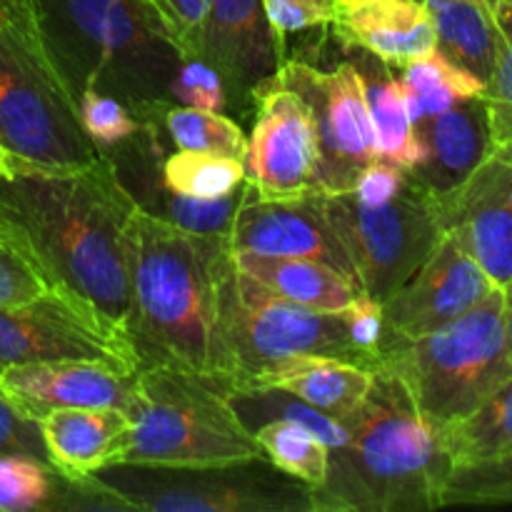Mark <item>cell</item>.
Here are the masks:
<instances>
[{
    "label": "cell",
    "mask_w": 512,
    "mask_h": 512,
    "mask_svg": "<svg viewBox=\"0 0 512 512\" xmlns=\"http://www.w3.org/2000/svg\"><path fill=\"white\" fill-rule=\"evenodd\" d=\"M138 203L108 155L75 170L15 163L0 173V228L25 248L53 290L130 343L128 223Z\"/></svg>",
    "instance_id": "1"
},
{
    "label": "cell",
    "mask_w": 512,
    "mask_h": 512,
    "mask_svg": "<svg viewBox=\"0 0 512 512\" xmlns=\"http://www.w3.org/2000/svg\"><path fill=\"white\" fill-rule=\"evenodd\" d=\"M70 100L113 95L143 125H163L183 63L175 30L148 0H13Z\"/></svg>",
    "instance_id": "2"
},
{
    "label": "cell",
    "mask_w": 512,
    "mask_h": 512,
    "mask_svg": "<svg viewBox=\"0 0 512 512\" xmlns=\"http://www.w3.org/2000/svg\"><path fill=\"white\" fill-rule=\"evenodd\" d=\"M130 345L140 368L173 365L233 385L218 325V268L228 240L190 233L138 208L128 223Z\"/></svg>",
    "instance_id": "3"
},
{
    "label": "cell",
    "mask_w": 512,
    "mask_h": 512,
    "mask_svg": "<svg viewBox=\"0 0 512 512\" xmlns=\"http://www.w3.org/2000/svg\"><path fill=\"white\" fill-rule=\"evenodd\" d=\"M348 440L330 450L328 475L310 488L313 512H433L443 508L453 463L440 430L388 368L373 370L365 403L345 420Z\"/></svg>",
    "instance_id": "4"
},
{
    "label": "cell",
    "mask_w": 512,
    "mask_h": 512,
    "mask_svg": "<svg viewBox=\"0 0 512 512\" xmlns=\"http://www.w3.org/2000/svg\"><path fill=\"white\" fill-rule=\"evenodd\" d=\"M228 390L223 380L173 365L140 368L125 410L130 428L115 463L213 468L265 460Z\"/></svg>",
    "instance_id": "5"
},
{
    "label": "cell",
    "mask_w": 512,
    "mask_h": 512,
    "mask_svg": "<svg viewBox=\"0 0 512 512\" xmlns=\"http://www.w3.org/2000/svg\"><path fill=\"white\" fill-rule=\"evenodd\" d=\"M380 365L403 380L413 403L438 430L473 413L512 375L503 288L418 338L385 335Z\"/></svg>",
    "instance_id": "6"
},
{
    "label": "cell",
    "mask_w": 512,
    "mask_h": 512,
    "mask_svg": "<svg viewBox=\"0 0 512 512\" xmlns=\"http://www.w3.org/2000/svg\"><path fill=\"white\" fill-rule=\"evenodd\" d=\"M0 148L18 165L75 170L100 160L78 108L35 48L10 0L0 13Z\"/></svg>",
    "instance_id": "7"
},
{
    "label": "cell",
    "mask_w": 512,
    "mask_h": 512,
    "mask_svg": "<svg viewBox=\"0 0 512 512\" xmlns=\"http://www.w3.org/2000/svg\"><path fill=\"white\" fill-rule=\"evenodd\" d=\"M218 325L235 368L230 390L295 355H323L370 368L350 343L343 315L305 308L273 293L243 273L230 250L218 268Z\"/></svg>",
    "instance_id": "8"
},
{
    "label": "cell",
    "mask_w": 512,
    "mask_h": 512,
    "mask_svg": "<svg viewBox=\"0 0 512 512\" xmlns=\"http://www.w3.org/2000/svg\"><path fill=\"white\" fill-rule=\"evenodd\" d=\"M93 478L130 512H313L308 485L268 460L213 468L115 463Z\"/></svg>",
    "instance_id": "9"
},
{
    "label": "cell",
    "mask_w": 512,
    "mask_h": 512,
    "mask_svg": "<svg viewBox=\"0 0 512 512\" xmlns=\"http://www.w3.org/2000/svg\"><path fill=\"white\" fill-rule=\"evenodd\" d=\"M320 205L358 270L360 290L380 303L408 283L445 233L438 200L410 175L383 205H363L353 193L320 195Z\"/></svg>",
    "instance_id": "10"
},
{
    "label": "cell",
    "mask_w": 512,
    "mask_h": 512,
    "mask_svg": "<svg viewBox=\"0 0 512 512\" xmlns=\"http://www.w3.org/2000/svg\"><path fill=\"white\" fill-rule=\"evenodd\" d=\"M275 75L303 98L313 118L320 150L318 193H350L360 173L380 158L353 60L320 68L308 60L285 58Z\"/></svg>",
    "instance_id": "11"
},
{
    "label": "cell",
    "mask_w": 512,
    "mask_h": 512,
    "mask_svg": "<svg viewBox=\"0 0 512 512\" xmlns=\"http://www.w3.org/2000/svg\"><path fill=\"white\" fill-rule=\"evenodd\" d=\"M48 360H100L138 373L133 345L58 290H45L28 303L0 305V373Z\"/></svg>",
    "instance_id": "12"
},
{
    "label": "cell",
    "mask_w": 512,
    "mask_h": 512,
    "mask_svg": "<svg viewBox=\"0 0 512 512\" xmlns=\"http://www.w3.org/2000/svg\"><path fill=\"white\" fill-rule=\"evenodd\" d=\"M253 110L245 178L258 200L320 195L318 135L303 98L273 75L253 93Z\"/></svg>",
    "instance_id": "13"
},
{
    "label": "cell",
    "mask_w": 512,
    "mask_h": 512,
    "mask_svg": "<svg viewBox=\"0 0 512 512\" xmlns=\"http://www.w3.org/2000/svg\"><path fill=\"white\" fill-rule=\"evenodd\" d=\"M493 290L478 260L445 230L425 263L383 303L385 335L418 338L468 313Z\"/></svg>",
    "instance_id": "14"
},
{
    "label": "cell",
    "mask_w": 512,
    "mask_h": 512,
    "mask_svg": "<svg viewBox=\"0 0 512 512\" xmlns=\"http://www.w3.org/2000/svg\"><path fill=\"white\" fill-rule=\"evenodd\" d=\"M228 250L315 260L338 270L358 288V293H363L358 270L335 230L330 228L320 205V195L288 200L253 198L235 215L233 230L228 235Z\"/></svg>",
    "instance_id": "15"
},
{
    "label": "cell",
    "mask_w": 512,
    "mask_h": 512,
    "mask_svg": "<svg viewBox=\"0 0 512 512\" xmlns=\"http://www.w3.org/2000/svg\"><path fill=\"white\" fill-rule=\"evenodd\" d=\"M200 55L220 73L228 105L253 108V93L285 60V43L273 33L263 0H208Z\"/></svg>",
    "instance_id": "16"
},
{
    "label": "cell",
    "mask_w": 512,
    "mask_h": 512,
    "mask_svg": "<svg viewBox=\"0 0 512 512\" xmlns=\"http://www.w3.org/2000/svg\"><path fill=\"white\" fill-rule=\"evenodd\" d=\"M510 163L490 155L458 190L438 200L443 230L453 233L478 260L495 288L512 283Z\"/></svg>",
    "instance_id": "17"
},
{
    "label": "cell",
    "mask_w": 512,
    "mask_h": 512,
    "mask_svg": "<svg viewBox=\"0 0 512 512\" xmlns=\"http://www.w3.org/2000/svg\"><path fill=\"white\" fill-rule=\"evenodd\" d=\"M0 393L30 420L58 408L128 410L135 395V373L100 360H48L3 370Z\"/></svg>",
    "instance_id": "18"
},
{
    "label": "cell",
    "mask_w": 512,
    "mask_h": 512,
    "mask_svg": "<svg viewBox=\"0 0 512 512\" xmlns=\"http://www.w3.org/2000/svg\"><path fill=\"white\" fill-rule=\"evenodd\" d=\"M328 33L343 50H363L393 68L433 53L435 20L420 0H338Z\"/></svg>",
    "instance_id": "19"
},
{
    "label": "cell",
    "mask_w": 512,
    "mask_h": 512,
    "mask_svg": "<svg viewBox=\"0 0 512 512\" xmlns=\"http://www.w3.org/2000/svg\"><path fill=\"white\" fill-rule=\"evenodd\" d=\"M423 160L408 170L410 178L435 200L458 190L493 155L485 98H470L445 113L415 125Z\"/></svg>",
    "instance_id": "20"
},
{
    "label": "cell",
    "mask_w": 512,
    "mask_h": 512,
    "mask_svg": "<svg viewBox=\"0 0 512 512\" xmlns=\"http://www.w3.org/2000/svg\"><path fill=\"white\" fill-rule=\"evenodd\" d=\"M373 370L323 355L278 360L233 390H283L345 423L368 398ZM230 393V390H228Z\"/></svg>",
    "instance_id": "21"
},
{
    "label": "cell",
    "mask_w": 512,
    "mask_h": 512,
    "mask_svg": "<svg viewBox=\"0 0 512 512\" xmlns=\"http://www.w3.org/2000/svg\"><path fill=\"white\" fill-rule=\"evenodd\" d=\"M48 460L68 478H90L118 460L130 420L118 408H58L38 420Z\"/></svg>",
    "instance_id": "22"
},
{
    "label": "cell",
    "mask_w": 512,
    "mask_h": 512,
    "mask_svg": "<svg viewBox=\"0 0 512 512\" xmlns=\"http://www.w3.org/2000/svg\"><path fill=\"white\" fill-rule=\"evenodd\" d=\"M350 53H353L350 60L363 80L365 103H368L380 160H388L405 170L415 168L423 160L425 150L410 120L403 80L395 75L393 65L383 63L375 55L363 53V50H350Z\"/></svg>",
    "instance_id": "23"
},
{
    "label": "cell",
    "mask_w": 512,
    "mask_h": 512,
    "mask_svg": "<svg viewBox=\"0 0 512 512\" xmlns=\"http://www.w3.org/2000/svg\"><path fill=\"white\" fill-rule=\"evenodd\" d=\"M233 260L265 288L305 308L340 313L358 295V288L348 278L315 260L260 253H233Z\"/></svg>",
    "instance_id": "24"
},
{
    "label": "cell",
    "mask_w": 512,
    "mask_h": 512,
    "mask_svg": "<svg viewBox=\"0 0 512 512\" xmlns=\"http://www.w3.org/2000/svg\"><path fill=\"white\" fill-rule=\"evenodd\" d=\"M435 20L438 45L435 48L488 83L498 58V23L493 0H453L430 10Z\"/></svg>",
    "instance_id": "25"
},
{
    "label": "cell",
    "mask_w": 512,
    "mask_h": 512,
    "mask_svg": "<svg viewBox=\"0 0 512 512\" xmlns=\"http://www.w3.org/2000/svg\"><path fill=\"white\" fill-rule=\"evenodd\" d=\"M453 468L488 463L512 450V375L473 413L440 428Z\"/></svg>",
    "instance_id": "26"
},
{
    "label": "cell",
    "mask_w": 512,
    "mask_h": 512,
    "mask_svg": "<svg viewBox=\"0 0 512 512\" xmlns=\"http://www.w3.org/2000/svg\"><path fill=\"white\" fill-rule=\"evenodd\" d=\"M398 70L413 125L445 113L463 100L485 95L483 80L445 58L438 48Z\"/></svg>",
    "instance_id": "27"
},
{
    "label": "cell",
    "mask_w": 512,
    "mask_h": 512,
    "mask_svg": "<svg viewBox=\"0 0 512 512\" xmlns=\"http://www.w3.org/2000/svg\"><path fill=\"white\" fill-rule=\"evenodd\" d=\"M253 435L265 460L298 483L315 488L328 475L330 448L300 423L283 418L268 420L253 428Z\"/></svg>",
    "instance_id": "28"
},
{
    "label": "cell",
    "mask_w": 512,
    "mask_h": 512,
    "mask_svg": "<svg viewBox=\"0 0 512 512\" xmlns=\"http://www.w3.org/2000/svg\"><path fill=\"white\" fill-rule=\"evenodd\" d=\"M163 133L178 150L215 153L225 158L243 160L248 155V138L243 128L228 115L213 110L170 105L163 115Z\"/></svg>",
    "instance_id": "29"
},
{
    "label": "cell",
    "mask_w": 512,
    "mask_h": 512,
    "mask_svg": "<svg viewBox=\"0 0 512 512\" xmlns=\"http://www.w3.org/2000/svg\"><path fill=\"white\" fill-rule=\"evenodd\" d=\"M163 185L185 198H223L245 183V163L215 153L178 150L163 158Z\"/></svg>",
    "instance_id": "30"
},
{
    "label": "cell",
    "mask_w": 512,
    "mask_h": 512,
    "mask_svg": "<svg viewBox=\"0 0 512 512\" xmlns=\"http://www.w3.org/2000/svg\"><path fill=\"white\" fill-rule=\"evenodd\" d=\"M493 15L498 23V58L485 83V108H488L493 153L512 158V0H493Z\"/></svg>",
    "instance_id": "31"
},
{
    "label": "cell",
    "mask_w": 512,
    "mask_h": 512,
    "mask_svg": "<svg viewBox=\"0 0 512 512\" xmlns=\"http://www.w3.org/2000/svg\"><path fill=\"white\" fill-rule=\"evenodd\" d=\"M440 503H443V508H453V505H512V450L498 460L450 470Z\"/></svg>",
    "instance_id": "32"
},
{
    "label": "cell",
    "mask_w": 512,
    "mask_h": 512,
    "mask_svg": "<svg viewBox=\"0 0 512 512\" xmlns=\"http://www.w3.org/2000/svg\"><path fill=\"white\" fill-rule=\"evenodd\" d=\"M75 108H78L80 128L100 153L125 143L143 128V123L133 118V113L120 100H115L113 95L98 93V90H85L75 100Z\"/></svg>",
    "instance_id": "33"
},
{
    "label": "cell",
    "mask_w": 512,
    "mask_h": 512,
    "mask_svg": "<svg viewBox=\"0 0 512 512\" xmlns=\"http://www.w3.org/2000/svg\"><path fill=\"white\" fill-rule=\"evenodd\" d=\"M170 98L175 105L213 110V113H223L228 108L223 78L203 55H185L170 83Z\"/></svg>",
    "instance_id": "34"
},
{
    "label": "cell",
    "mask_w": 512,
    "mask_h": 512,
    "mask_svg": "<svg viewBox=\"0 0 512 512\" xmlns=\"http://www.w3.org/2000/svg\"><path fill=\"white\" fill-rule=\"evenodd\" d=\"M50 285L35 268L23 245L0 228V305H20L38 298Z\"/></svg>",
    "instance_id": "35"
},
{
    "label": "cell",
    "mask_w": 512,
    "mask_h": 512,
    "mask_svg": "<svg viewBox=\"0 0 512 512\" xmlns=\"http://www.w3.org/2000/svg\"><path fill=\"white\" fill-rule=\"evenodd\" d=\"M348 328L350 343L358 348L370 363V368H380V345L385 338V318H383V303L370 298L368 293H358L350 300L348 308L340 310Z\"/></svg>",
    "instance_id": "36"
},
{
    "label": "cell",
    "mask_w": 512,
    "mask_h": 512,
    "mask_svg": "<svg viewBox=\"0 0 512 512\" xmlns=\"http://www.w3.org/2000/svg\"><path fill=\"white\" fill-rule=\"evenodd\" d=\"M263 8L273 33L285 43L290 33L328 28L338 13V0H263Z\"/></svg>",
    "instance_id": "37"
},
{
    "label": "cell",
    "mask_w": 512,
    "mask_h": 512,
    "mask_svg": "<svg viewBox=\"0 0 512 512\" xmlns=\"http://www.w3.org/2000/svg\"><path fill=\"white\" fill-rule=\"evenodd\" d=\"M5 453H25L48 460V450H45L38 420L25 418V415L0 393V455Z\"/></svg>",
    "instance_id": "38"
},
{
    "label": "cell",
    "mask_w": 512,
    "mask_h": 512,
    "mask_svg": "<svg viewBox=\"0 0 512 512\" xmlns=\"http://www.w3.org/2000/svg\"><path fill=\"white\" fill-rule=\"evenodd\" d=\"M405 183H408V170L378 158L360 173L350 193L363 205H383L393 200Z\"/></svg>",
    "instance_id": "39"
},
{
    "label": "cell",
    "mask_w": 512,
    "mask_h": 512,
    "mask_svg": "<svg viewBox=\"0 0 512 512\" xmlns=\"http://www.w3.org/2000/svg\"><path fill=\"white\" fill-rule=\"evenodd\" d=\"M165 13L185 55H200L208 0H163Z\"/></svg>",
    "instance_id": "40"
},
{
    "label": "cell",
    "mask_w": 512,
    "mask_h": 512,
    "mask_svg": "<svg viewBox=\"0 0 512 512\" xmlns=\"http://www.w3.org/2000/svg\"><path fill=\"white\" fill-rule=\"evenodd\" d=\"M503 320H505V343L512 363V283L503 288Z\"/></svg>",
    "instance_id": "41"
},
{
    "label": "cell",
    "mask_w": 512,
    "mask_h": 512,
    "mask_svg": "<svg viewBox=\"0 0 512 512\" xmlns=\"http://www.w3.org/2000/svg\"><path fill=\"white\" fill-rule=\"evenodd\" d=\"M13 160H10V155L8 153H5V150L3 148H0V173H8V170L10 168H13Z\"/></svg>",
    "instance_id": "42"
},
{
    "label": "cell",
    "mask_w": 512,
    "mask_h": 512,
    "mask_svg": "<svg viewBox=\"0 0 512 512\" xmlns=\"http://www.w3.org/2000/svg\"><path fill=\"white\" fill-rule=\"evenodd\" d=\"M420 3L428 5V8L433 10V8H440V5H445V3H453V0H420Z\"/></svg>",
    "instance_id": "43"
},
{
    "label": "cell",
    "mask_w": 512,
    "mask_h": 512,
    "mask_svg": "<svg viewBox=\"0 0 512 512\" xmlns=\"http://www.w3.org/2000/svg\"><path fill=\"white\" fill-rule=\"evenodd\" d=\"M148 3H153L155 8H158V10H163V13H165V5H163V0H148ZM165 18H168V13H165Z\"/></svg>",
    "instance_id": "44"
},
{
    "label": "cell",
    "mask_w": 512,
    "mask_h": 512,
    "mask_svg": "<svg viewBox=\"0 0 512 512\" xmlns=\"http://www.w3.org/2000/svg\"><path fill=\"white\" fill-rule=\"evenodd\" d=\"M508 200L512 205V165H510V180H508Z\"/></svg>",
    "instance_id": "45"
},
{
    "label": "cell",
    "mask_w": 512,
    "mask_h": 512,
    "mask_svg": "<svg viewBox=\"0 0 512 512\" xmlns=\"http://www.w3.org/2000/svg\"><path fill=\"white\" fill-rule=\"evenodd\" d=\"M8 5H10V0H0V13H3V10H8Z\"/></svg>",
    "instance_id": "46"
},
{
    "label": "cell",
    "mask_w": 512,
    "mask_h": 512,
    "mask_svg": "<svg viewBox=\"0 0 512 512\" xmlns=\"http://www.w3.org/2000/svg\"><path fill=\"white\" fill-rule=\"evenodd\" d=\"M505 160H508V163H510V165H512V158H505Z\"/></svg>",
    "instance_id": "47"
}]
</instances>
